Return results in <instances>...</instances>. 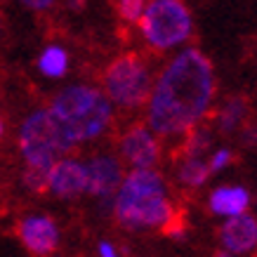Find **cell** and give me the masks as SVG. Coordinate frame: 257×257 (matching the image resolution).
I'll list each match as a JSON object with an SVG mask.
<instances>
[{"label":"cell","mask_w":257,"mask_h":257,"mask_svg":"<svg viewBox=\"0 0 257 257\" xmlns=\"http://www.w3.org/2000/svg\"><path fill=\"white\" fill-rule=\"evenodd\" d=\"M212 92L215 73L210 59L201 50L189 47L161 73L149 99V125L161 135L184 133L205 116Z\"/></svg>","instance_id":"obj_1"},{"label":"cell","mask_w":257,"mask_h":257,"mask_svg":"<svg viewBox=\"0 0 257 257\" xmlns=\"http://www.w3.org/2000/svg\"><path fill=\"white\" fill-rule=\"evenodd\" d=\"M172 215L175 210L165 198V184L161 175L149 168H137L125 177L116 198V219L123 226L140 229L168 224Z\"/></svg>","instance_id":"obj_2"},{"label":"cell","mask_w":257,"mask_h":257,"mask_svg":"<svg viewBox=\"0 0 257 257\" xmlns=\"http://www.w3.org/2000/svg\"><path fill=\"white\" fill-rule=\"evenodd\" d=\"M50 113L73 144L99 137L111 120L109 99L87 85H71L55 97Z\"/></svg>","instance_id":"obj_3"},{"label":"cell","mask_w":257,"mask_h":257,"mask_svg":"<svg viewBox=\"0 0 257 257\" xmlns=\"http://www.w3.org/2000/svg\"><path fill=\"white\" fill-rule=\"evenodd\" d=\"M76 147L69 140L50 111H36L24 120L19 133V149L24 154V161L31 168H45L50 170L57 156Z\"/></svg>","instance_id":"obj_4"},{"label":"cell","mask_w":257,"mask_h":257,"mask_svg":"<svg viewBox=\"0 0 257 257\" xmlns=\"http://www.w3.org/2000/svg\"><path fill=\"white\" fill-rule=\"evenodd\" d=\"M142 33L156 50H170L189 38L191 15L182 0H151L140 15Z\"/></svg>","instance_id":"obj_5"},{"label":"cell","mask_w":257,"mask_h":257,"mask_svg":"<svg viewBox=\"0 0 257 257\" xmlns=\"http://www.w3.org/2000/svg\"><path fill=\"white\" fill-rule=\"evenodd\" d=\"M104 85L106 92L116 104L125 109L142 106L151 90V76H149L147 64L137 55H123L113 59L111 66L104 73Z\"/></svg>","instance_id":"obj_6"},{"label":"cell","mask_w":257,"mask_h":257,"mask_svg":"<svg viewBox=\"0 0 257 257\" xmlns=\"http://www.w3.org/2000/svg\"><path fill=\"white\" fill-rule=\"evenodd\" d=\"M17 236L24 248L36 257L52 255L59 243V229H57L55 219L47 215H33V217L22 219L17 226Z\"/></svg>","instance_id":"obj_7"},{"label":"cell","mask_w":257,"mask_h":257,"mask_svg":"<svg viewBox=\"0 0 257 257\" xmlns=\"http://www.w3.org/2000/svg\"><path fill=\"white\" fill-rule=\"evenodd\" d=\"M50 189L62 198H76V196L85 194L87 179H85V165L78 161H55L50 168Z\"/></svg>","instance_id":"obj_8"},{"label":"cell","mask_w":257,"mask_h":257,"mask_svg":"<svg viewBox=\"0 0 257 257\" xmlns=\"http://www.w3.org/2000/svg\"><path fill=\"white\" fill-rule=\"evenodd\" d=\"M85 179H87V194L92 196H111L120 184V165L118 161L109 156L92 158L85 165Z\"/></svg>","instance_id":"obj_9"},{"label":"cell","mask_w":257,"mask_h":257,"mask_svg":"<svg viewBox=\"0 0 257 257\" xmlns=\"http://www.w3.org/2000/svg\"><path fill=\"white\" fill-rule=\"evenodd\" d=\"M123 156L135 168H151L158 161V144L147 127H133L120 142Z\"/></svg>","instance_id":"obj_10"},{"label":"cell","mask_w":257,"mask_h":257,"mask_svg":"<svg viewBox=\"0 0 257 257\" xmlns=\"http://www.w3.org/2000/svg\"><path fill=\"white\" fill-rule=\"evenodd\" d=\"M222 241L229 252H250L257 243V222L252 215H234L222 226Z\"/></svg>","instance_id":"obj_11"},{"label":"cell","mask_w":257,"mask_h":257,"mask_svg":"<svg viewBox=\"0 0 257 257\" xmlns=\"http://www.w3.org/2000/svg\"><path fill=\"white\" fill-rule=\"evenodd\" d=\"M248 203L250 196L243 187H219L210 194V210L217 215H226V217L245 212Z\"/></svg>","instance_id":"obj_12"},{"label":"cell","mask_w":257,"mask_h":257,"mask_svg":"<svg viewBox=\"0 0 257 257\" xmlns=\"http://www.w3.org/2000/svg\"><path fill=\"white\" fill-rule=\"evenodd\" d=\"M38 69L45 73L47 78H62L64 73H66V69H69V57H66V52H64L62 47L52 45L40 55Z\"/></svg>","instance_id":"obj_13"},{"label":"cell","mask_w":257,"mask_h":257,"mask_svg":"<svg viewBox=\"0 0 257 257\" xmlns=\"http://www.w3.org/2000/svg\"><path fill=\"white\" fill-rule=\"evenodd\" d=\"M210 175L212 172H210V168H208V163H201L198 158H189L187 163L182 165V170H179V179H182L184 184H189V187H201V184H205Z\"/></svg>","instance_id":"obj_14"},{"label":"cell","mask_w":257,"mask_h":257,"mask_svg":"<svg viewBox=\"0 0 257 257\" xmlns=\"http://www.w3.org/2000/svg\"><path fill=\"white\" fill-rule=\"evenodd\" d=\"M245 99L243 97H236V99H231L229 104L224 106V111L219 113V127L224 130V133H231L236 125L241 123V118L245 116Z\"/></svg>","instance_id":"obj_15"},{"label":"cell","mask_w":257,"mask_h":257,"mask_svg":"<svg viewBox=\"0 0 257 257\" xmlns=\"http://www.w3.org/2000/svg\"><path fill=\"white\" fill-rule=\"evenodd\" d=\"M50 170L45 168H31V165H26V170H24V184L36 191V194H43L50 189Z\"/></svg>","instance_id":"obj_16"},{"label":"cell","mask_w":257,"mask_h":257,"mask_svg":"<svg viewBox=\"0 0 257 257\" xmlns=\"http://www.w3.org/2000/svg\"><path fill=\"white\" fill-rule=\"evenodd\" d=\"M147 5V0H120L118 8H120V17L127 22H137L142 15V10Z\"/></svg>","instance_id":"obj_17"},{"label":"cell","mask_w":257,"mask_h":257,"mask_svg":"<svg viewBox=\"0 0 257 257\" xmlns=\"http://www.w3.org/2000/svg\"><path fill=\"white\" fill-rule=\"evenodd\" d=\"M231 151H226V149H222V151H217L215 156H212V161L208 163V168H210V172H217V170H222L224 165H229L231 163Z\"/></svg>","instance_id":"obj_18"},{"label":"cell","mask_w":257,"mask_h":257,"mask_svg":"<svg viewBox=\"0 0 257 257\" xmlns=\"http://www.w3.org/2000/svg\"><path fill=\"white\" fill-rule=\"evenodd\" d=\"M19 3H22V5H26L29 10H38V12H40V10L50 8L55 0H19Z\"/></svg>","instance_id":"obj_19"},{"label":"cell","mask_w":257,"mask_h":257,"mask_svg":"<svg viewBox=\"0 0 257 257\" xmlns=\"http://www.w3.org/2000/svg\"><path fill=\"white\" fill-rule=\"evenodd\" d=\"M99 255L101 257H118L116 250H113V245H111V243H106V241L99 243Z\"/></svg>","instance_id":"obj_20"},{"label":"cell","mask_w":257,"mask_h":257,"mask_svg":"<svg viewBox=\"0 0 257 257\" xmlns=\"http://www.w3.org/2000/svg\"><path fill=\"white\" fill-rule=\"evenodd\" d=\"M212 257H234V255H231L229 250H217V252H215Z\"/></svg>","instance_id":"obj_21"},{"label":"cell","mask_w":257,"mask_h":257,"mask_svg":"<svg viewBox=\"0 0 257 257\" xmlns=\"http://www.w3.org/2000/svg\"><path fill=\"white\" fill-rule=\"evenodd\" d=\"M0 137H3V120H0Z\"/></svg>","instance_id":"obj_22"}]
</instances>
